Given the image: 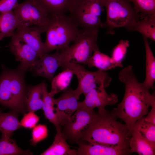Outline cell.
<instances>
[{"mask_svg": "<svg viewBox=\"0 0 155 155\" xmlns=\"http://www.w3.org/2000/svg\"><path fill=\"white\" fill-rule=\"evenodd\" d=\"M118 78L125 84V93L121 102L111 113L130 126L147 114L149 108L155 102V97L138 82L131 65L121 70Z\"/></svg>", "mask_w": 155, "mask_h": 155, "instance_id": "1", "label": "cell"}, {"mask_svg": "<svg viewBox=\"0 0 155 155\" xmlns=\"http://www.w3.org/2000/svg\"><path fill=\"white\" fill-rule=\"evenodd\" d=\"M112 113L106 111L95 113L82 141L92 144L118 146L130 150L131 131L129 126L121 123Z\"/></svg>", "mask_w": 155, "mask_h": 155, "instance_id": "2", "label": "cell"}, {"mask_svg": "<svg viewBox=\"0 0 155 155\" xmlns=\"http://www.w3.org/2000/svg\"><path fill=\"white\" fill-rule=\"evenodd\" d=\"M0 73V104L18 113L25 114L24 100L27 86L25 81L26 71L17 67L7 68L1 64Z\"/></svg>", "mask_w": 155, "mask_h": 155, "instance_id": "3", "label": "cell"}, {"mask_svg": "<svg viewBox=\"0 0 155 155\" xmlns=\"http://www.w3.org/2000/svg\"><path fill=\"white\" fill-rule=\"evenodd\" d=\"M82 31L69 16L50 15L45 32L46 39L44 42L46 53L67 47Z\"/></svg>", "mask_w": 155, "mask_h": 155, "instance_id": "4", "label": "cell"}, {"mask_svg": "<svg viewBox=\"0 0 155 155\" xmlns=\"http://www.w3.org/2000/svg\"><path fill=\"white\" fill-rule=\"evenodd\" d=\"M99 28L82 30L72 45L59 51L60 67L68 63L86 65L94 52L99 50L97 44Z\"/></svg>", "mask_w": 155, "mask_h": 155, "instance_id": "5", "label": "cell"}, {"mask_svg": "<svg viewBox=\"0 0 155 155\" xmlns=\"http://www.w3.org/2000/svg\"><path fill=\"white\" fill-rule=\"evenodd\" d=\"M131 3L130 0H113L103 3L106 19L102 28H106L108 33L114 34V29L121 27L131 31L140 16Z\"/></svg>", "mask_w": 155, "mask_h": 155, "instance_id": "6", "label": "cell"}, {"mask_svg": "<svg viewBox=\"0 0 155 155\" xmlns=\"http://www.w3.org/2000/svg\"><path fill=\"white\" fill-rule=\"evenodd\" d=\"M104 7L102 0H74L69 16L82 30L102 28L100 16Z\"/></svg>", "mask_w": 155, "mask_h": 155, "instance_id": "7", "label": "cell"}, {"mask_svg": "<svg viewBox=\"0 0 155 155\" xmlns=\"http://www.w3.org/2000/svg\"><path fill=\"white\" fill-rule=\"evenodd\" d=\"M61 67L63 69L68 68L71 70L76 76L78 80L77 88L74 90L77 97L80 95L84 96L92 90L98 87L105 88L110 84L112 79L105 71L99 70L91 71L86 70L83 65L68 63Z\"/></svg>", "mask_w": 155, "mask_h": 155, "instance_id": "8", "label": "cell"}, {"mask_svg": "<svg viewBox=\"0 0 155 155\" xmlns=\"http://www.w3.org/2000/svg\"><path fill=\"white\" fill-rule=\"evenodd\" d=\"M95 113L94 109L84 107L77 110L61 126V131L65 139L72 144L82 141Z\"/></svg>", "mask_w": 155, "mask_h": 155, "instance_id": "9", "label": "cell"}, {"mask_svg": "<svg viewBox=\"0 0 155 155\" xmlns=\"http://www.w3.org/2000/svg\"><path fill=\"white\" fill-rule=\"evenodd\" d=\"M13 10L18 19L19 27H47L49 22L50 15L36 0H25Z\"/></svg>", "mask_w": 155, "mask_h": 155, "instance_id": "10", "label": "cell"}, {"mask_svg": "<svg viewBox=\"0 0 155 155\" xmlns=\"http://www.w3.org/2000/svg\"><path fill=\"white\" fill-rule=\"evenodd\" d=\"M11 37L9 46L16 60L20 62L18 67L26 71H29L39 58L36 51L14 34Z\"/></svg>", "mask_w": 155, "mask_h": 155, "instance_id": "11", "label": "cell"}, {"mask_svg": "<svg viewBox=\"0 0 155 155\" xmlns=\"http://www.w3.org/2000/svg\"><path fill=\"white\" fill-rule=\"evenodd\" d=\"M76 96L74 90L70 87L63 91L61 95L55 99V108L60 127L78 109L80 108V102Z\"/></svg>", "mask_w": 155, "mask_h": 155, "instance_id": "12", "label": "cell"}, {"mask_svg": "<svg viewBox=\"0 0 155 155\" xmlns=\"http://www.w3.org/2000/svg\"><path fill=\"white\" fill-rule=\"evenodd\" d=\"M104 88L98 87L89 92L84 96V100L80 102V108L84 107L91 109L97 108L98 112L102 113L106 111L105 109L106 106L116 104L118 102L117 95L113 93L108 94Z\"/></svg>", "mask_w": 155, "mask_h": 155, "instance_id": "13", "label": "cell"}, {"mask_svg": "<svg viewBox=\"0 0 155 155\" xmlns=\"http://www.w3.org/2000/svg\"><path fill=\"white\" fill-rule=\"evenodd\" d=\"M47 27L44 26H20L13 34L22 39L33 48L39 58L46 54L44 43L41 39V34L45 32Z\"/></svg>", "mask_w": 155, "mask_h": 155, "instance_id": "14", "label": "cell"}, {"mask_svg": "<svg viewBox=\"0 0 155 155\" xmlns=\"http://www.w3.org/2000/svg\"><path fill=\"white\" fill-rule=\"evenodd\" d=\"M59 55V50L52 54H44L35 61L29 71L34 76L43 77L51 82L56 70L60 67Z\"/></svg>", "mask_w": 155, "mask_h": 155, "instance_id": "15", "label": "cell"}, {"mask_svg": "<svg viewBox=\"0 0 155 155\" xmlns=\"http://www.w3.org/2000/svg\"><path fill=\"white\" fill-rule=\"evenodd\" d=\"M77 144L78 155H126L131 153L129 150L118 146L92 144L82 141Z\"/></svg>", "mask_w": 155, "mask_h": 155, "instance_id": "16", "label": "cell"}, {"mask_svg": "<svg viewBox=\"0 0 155 155\" xmlns=\"http://www.w3.org/2000/svg\"><path fill=\"white\" fill-rule=\"evenodd\" d=\"M44 81L36 85L27 86L24 102L26 110L35 112L42 108Z\"/></svg>", "mask_w": 155, "mask_h": 155, "instance_id": "17", "label": "cell"}, {"mask_svg": "<svg viewBox=\"0 0 155 155\" xmlns=\"http://www.w3.org/2000/svg\"><path fill=\"white\" fill-rule=\"evenodd\" d=\"M148 38L143 37L146 52V76L142 82L147 90L154 88L155 81V58L151 49Z\"/></svg>", "mask_w": 155, "mask_h": 155, "instance_id": "18", "label": "cell"}, {"mask_svg": "<svg viewBox=\"0 0 155 155\" xmlns=\"http://www.w3.org/2000/svg\"><path fill=\"white\" fill-rule=\"evenodd\" d=\"M21 127L18 113L12 110L4 113L0 108V132L2 135L11 137L14 131Z\"/></svg>", "mask_w": 155, "mask_h": 155, "instance_id": "19", "label": "cell"}, {"mask_svg": "<svg viewBox=\"0 0 155 155\" xmlns=\"http://www.w3.org/2000/svg\"><path fill=\"white\" fill-rule=\"evenodd\" d=\"M130 152H136L139 155H154L155 147L144 138L137 131H131L129 141Z\"/></svg>", "mask_w": 155, "mask_h": 155, "instance_id": "20", "label": "cell"}, {"mask_svg": "<svg viewBox=\"0 0 155 155\" xmlns=\"http://www.w3.org/2000/svg\"><path fill=\"white\" fill-rule=\"evenodd\" d=\"M61 131H57L51 145L41 155H76L77 150L71 149Z\"/></svg>", "mask_w": 155, "mask_h": 155, "instance_id": "21", "label": "cell"}, {"mask_svg": "<svg viewBox=\"0 0 155 155\" xmlns=\"http://www.w3.org/2000/svg\"><path fill=\"white\" fill-rule=\"evenodd\" d=\"M18 19L13 10L0 12V41L11 37L19 26Z\"/></svg>", "mask_w": 155, "mask_h": 155, "instance_id": "22", "label": "cell"}, {"mask_svg": "<svg viewBox=\"0 0 155 155\" xmlns=\"http://www.w3.org/2000/svg\"><path fill=\"white\" fill-rule=\"evenodd\" d=\"M137 31L144 37L155 41V14L145 16L137 20L131 31Z\"/></svg>", "mask_w": 155, "mask_h": 155, "instance_id": "23", "label": "cell"}, {"mask_svg": "<svg viewBox=\"0 0 155 155\" xmlns=\"http://www.w3.org/2000/svg\"><path fill=\"white\" fill-rule=\"evenodd\" d=\"M50 15L69 12L74 0H36Z\"/></svg>", "mask_w": 155, "mask_h": 155, "instance_id": "24", "label": "cell"}, {"mask_svg": "<svg viewBox=\"0 0 155 155\" xmlns=\"http://www.w3.org/2000/svg\"><path fill=\"white\" fill-rule=\"evenodd\" d=\"M63 70L62 72L54 77L51 82V90L49 93L52 97L68 87L74 75L72 71L69 69Z\"/></svg>", "mask_w": 155, "mask_h": 155, "instance_id": "25", "label": "cell"}, {"mask_svg": "<svg viewBox=\"0 0 155 155\" xmlns=\"http://www.w3.org/2000/svg\"><path fill=\"white\" fill-rule=\"evenodd\" d=\"M129 127L131 129L138 131L144 138L155 147V125L146 121L144 117Z\"/></svg>", "mask_w": 155, "mask_h": 155, "instance_id": "26", "label": "cell"}, {"mask_svg": "<svg viewBox=\"0 0 155 155\" xmlns=\"http://www.w3.org/2000/svg\"><path fill=\"white\" fill-rule=\"evenodd\" d=\"M86 65L90 68L95 67L98 70L103 71L117 67L111 57L101 52L99 50L94 52Z\"/></svg>", "mask_w": 155, "mask_h": 155, "instance_id": "27", "label": "cell"}, {"mask_svg": "<svg viewBox=\"0 0 155 155\" xmlns=\"http://www.w3.org/2000/svg\"><path fill=\"white\" fill-rule=\"evenodd\" d=\"M32 154L29 150L21 149L10 137L2 135L0 139V155Z\"/></svg>", "mask_w": 155, "mask_h": 155, "instance_id": "28", "label": "cell"}, {"mask_svg": "<svg viewBox=\"0 0 155 155\" xmlns=\"http://www.w3.org/2000/svg\"><path fill=\"white\" fill-rule=\"evenodd\" d=\"M136 12L142 18L155 14V0H130Z\"/></svg>", "mask_w": 155, "mask_h": 155, "instance_id": "29", "label": "cell"}, {"mask_svg": "<svg viewBox=\"0 0 155 155\" xmlns=\"http://www.w3.org/2000/svg\"><path fill=\"white\" fill-rule=\"evenodd\" d=\"M129 45L127 40H121L113 49L111 58L117 67H123L122 63Z\"/></svg>", "mask_w": 155, "mask_h": 155, "instance_id": "30", "label": "cell"}, {"mask_svg": "<svg viewBox=\"0 0 155 155\" xmlns=\"http://www.w3.org/2000/svg\"><path fill=\"white\" fill-rule=\"evenodd\" d=\"M48 135V130L45 125L39 124L36 125L32 128L30 144L35 146L38 143L46 138Z\"/></svg>", "mask_w": 155, "mask_h": 155, "instance_id": "31", "label": "cell"}, {"mask_svg": "<svg viewBox=\"0 0 155 155\" xmlns=\"http://www.w3.org/2000/svg\"><path fill=\"white\" fill-rule=\"evenodd\" d=\"M39 120V117L34 112L28 111V113L24 114L20 123L22 127L32 129L36 125Z\"/></svg>", "mask_w": 155, "mask_h": 155, "instance_id": "32", "label": "cell"}, {"mask_svg": "<svg viewBox=\"0 0 155 155\" xmlns=\"http://www.w3.org/2000/svg\"><path fill=\"white\" fill-rule=\"evenodd\" d=\"M18 4V0H0V12L12 11Z\"/></svg>", "mask_w": 155, "mask_h": 155, "instance_id": "33", "label": "cell"}, {"mask_svg": "<svg viewBox=\"0 0 155 155\" xmlns=\"http://www.w3.org/2000/svg\"><path fill=\"white\" fill-rule=\"evenodd\" d=\"M151 107V110L147 113L146 117H144V119L146 121L155 125V102L152 104Z\"/></svg>", "mask_w": 155, "mask_h": 155, "instance_id": "34", "label": "cell"}, {"mask_svg": "<svg viewBox=\"0 0 155 155\" xmlns=\"http://www.w3.org/2000/svg\"><path fill=\"white\" fill-rule=\"evenodd\" d=\"M113 0H102L103 3Z\"/></svg>", "mask_w": 155, "mask_h": 155, "instance_id": "35", "label": "cell"}, {"mask_svg": "<svg viewBox=\"0 0 155 155\" xmlns=\"http://www.w3.org/2000/svg\"></svg>", "mask_w": 155, "mask_h": 155, "instance_id": "36", "label": "cell"}]
</instances>
